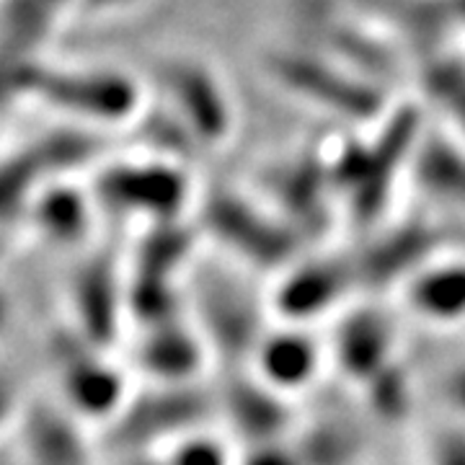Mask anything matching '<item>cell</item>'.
Instances as JSON below:
<instances>
[{
  "instance_id": "cell-1",
  "label": "cell",
  "mask_w": 465,
  "mask_h": 465,
  "mask_svg": "<svg viewBox=\"0 0 465 465\" xmlns=\"http://www.w3.org/2000/svg\"><path fill=\"white\" fill-rule=\"evenodd\" d=\"M8 91L34 99L88 127L124 124L143 112V88L116 67H57L36 57L11 60Z\"/></svg>"
},
{
  "instance_id": "cell-2",
  "label": "cell",
  "mask_w": 465,
  "mask_h": 465,
  "mask_svg": "<svg viewBox=\"0 0 465 465\" xmlns=\"http://www.w3.org/2000/svg\"><path fill=\"white\" fill-rule=\"evenodd\" d=\"M264 70L292 96L354 122H378L388 112V94L375 78L305 50H269Z\"/></svg>"
},
{
  "instance_id": "cell-3",
  "label": "cell",
  "mask_w": 465,
  "mask_h": 465,
  "mask_svg": "<svg viewBox=\"0 0 465 465\" xmlns=\"http://www.w3.org/2000/svg\"><path fill=\"white\" fill-rule=\"evenodd\" d=\"M163 88L186 133L202 143L225 140L232 127L231 96L215 70L194 57H173L163 70Z\"/></svg>"
},
{
  "instance_id": "cell-4",
  "label": "cell",
  "mask_w": 465,
  "mask_h": 465,
  "mask_svg": "<svg viewBox=\"0 0 465 465\" xmlns=\"http://www.w3.org/2000/svg\"><path fill=\"white\" fill-rule=\"evenodd\" d=\"M101 192L116 204H134V210L171 213L183 197L182 173L168 163L119 166L101 176Z\"/></svg>"
},
{
  "instance_id": "cell-5",
  "label": "cell",
  "mask_w": 465,
  "mask_h": 465,
  "mask_svg": "<svg viewBox=\"0 0 465 465\" xmlns=\"http://www.w3.org/2000/svg\"><path fill=\"white\" fill-rule=\"evenodd\" d=\"M411 163L424 192L465 210V150L460 145L445 134H434L419 143Z\"/></svg>"
},
{
  "instance_id": "cell-6",
  "label": "cell",
  "mask_w": 465,
  "mask_h": 465,
  "mask_svg": "<svg viewBox=\"0 0 465 465\" xmlns=\"http://www.w3.org/2000/svg\"><path fill=\"white\" fill-rule=\"evenodd\" d=\"M67 5H78V0H5V47L11 60L34 57Z\"/></svg>"
},
{
  "instance_id": "cell-7",
  "label": "cell",
  "mask_w": 465,
  "mask_h": 465,
  "mask_svg": "<svg viewBox=\"0 0 465 465\" xmlns=\"http://www.w3.org/2000/svg\"><path fill=\"white\" fill-rule=\"evenodd\" d=\"M424 88L430 99L465 133V57L440 54L424 70Z\"/></svg>"
},
{
  "instance_id": "cell-8",
  "label": "cell",
  "mask_w": 465,
  "mask_h": 465,
  "mask_svg": "<svg viewBox=\"0 0 465 465\" xmlns=\"http://www.w3.org/2000/svg\"><path fill=\"white\" fill-rule=\"evenodd\" d=\"M137 0H78V8H84L88 14H109V11H119L127 8Z\"/></svg>"
}]
</instances>
